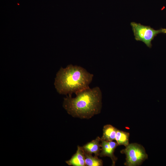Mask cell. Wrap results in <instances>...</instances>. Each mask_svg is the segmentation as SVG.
I'll list each match as a JSON object with an SVG mask.
<instances>
[{"label":"cell","mask_w":166,"mask_h":166,"mask_svg":"<svg viewBox=\"0 0 166 166\" xmlns=\"http://www.w3.org/2000/svg\"><path fill=\"white\" fill-rule=\"evenodd\" d=\"M135 37L137 41L143 42L147 46L151 48V42L156 35L163 33V29L155 30L149 26L142 25L139 23L132 22L130 23Z\"/></svg>","instance_id":"obj_4"},{"label":"cell","mask_w":166,"mask_h":166,"mask_svg":"<svg viewBox=\"0 0 166 166\" xmlns=\"http://www.w3.org/2000/svg\"><path fill=\"white\" fill-rule=\"evenodd\" d=\"M85 166H102L103 162L98 157L93 156L85 152Z\"/></svg>","instance_id":"obj_10"},{"label":"cell","mask_w":166,"mask_h":166,"mask_svg":"<svg viewBox=\"0 0 166 166\" xmlns=\"http://www.w3.org/2000/svg\"><path fill=\"white\" fill-rule=\"evenodd\" d=\"M85 152L82 147L78 146L76 153L65 162L70 166H85Z\"/></svg>","instance_id":"obj_6"},{"label":"cell","mask_w":166,"mask_h":166,"mask_svg":"<svg viewBox=\"0 0 166 166\" xmlns=\"http://www.w3.org/2000/svg\"><path fill=\"white\" fill-rule=\"evenodd\" d=\"M100 141L101 138L97 136L95 139L85 144L82 148L85 152L90 155L93 154L94 156L98 157L101 150Z\"/></svg>","instance_id":"obj_7"},{"label":"cell","mask_w":166,"mask_h":166,"mask_svg":"<svg viewBox=\"0 0 166 166\" xmlns=\"http://www.w3.org/2000/svg\"><path fill=\"white\" fill-rule=\"evenodd\" d=\"M120 152L126 155V161L124 165L126 166L140 165L148 158L144 148L136 143L129 144Z\"/></svg>","instance_id":"obj_3"},{"label":"cell","mask_w":166,"mask_h":166,"mask_svg":"<svg viewBox=\"0 0 166 166\" xmlns=\"http://www.w3.org/2000/svg\"><path fill=\"white\" fill-rule=\"evenodd\" d=\"M129 133L128 132L117 130L115 140L119 145H123L125 147L129 144Z\"/></svg>","instance_id":"obj_9"},{"label":"cell","mask_w":166,"mask_h":166,"mask_svg":"<svg viewBox=\"0 0 166 166\" xmlns=\"http://www.w3.org/2000/svg\"><path fill=\"white\" fill-rule=\"evenodd\" d=\"M163 33L166 34V29H163Z\"/></svg>","instance_id":"obj_11"},{"label":"cell","mask_w":166,"mask_h":166,"mask_svg":"<svg viewBox=\"0 0 166 166\" xmlns=\"http://www.w3.org/2000/svg\"><path fill=\"white\" fill-rule=\"evenodd\" d=\"M93 75L84 68L69 65L65 68L61 67L56 74L54 85L60 94L72 96L89 87Z\"/></svg>","instance_id":"obj_2"},{"label":"cell","mask_w":166,"mask_h":166,"mask_svg":"<svg viewBox=\"0 0 166 166\" xmlns=\"http://www.w3.org/2000/svg\"><path fill=\"white\" fill-rule=\"evenodd\" d=\"M118 129L110 124L105 125L103 129V134L101 140L112 141L115 140Z\"/></svg>","instance_id":"obj_8"},{"label":"cell","mask_w":166,"mask_h":166,"mask_svg":"<svg viewBox=\"0 0 166 166\" xmlns=\"http://www.w3.org/2000/svg\"><path fill=\"white\" fill-rule=\"evenodd\" d=\"M101 150L99 156L100 157L108 156L111 158L112 166H115L117 158L114 155L116 148L119 145L117 142L108 141L101 139Z\"/></svg>","instance_id":"obj_5"},{"label":"cell","mask_w":166,"mask_h":166,"mask_svg":"<svg viewBox=\"0 0 166 166\" xmlns=\"http://www.w3.org/2000/svg\"><path fill=\"white\" fill-rule=\"evenodd\" d=\"M76 97L67 96L63 106L74 117L89 119L100 113L102 106V94L98 87L88 88L75 94Z\"/></svg>","instance_id":"obj_1"}]
</instances>
